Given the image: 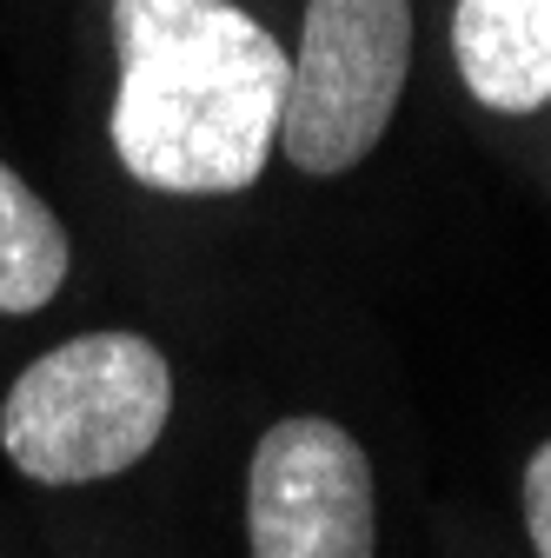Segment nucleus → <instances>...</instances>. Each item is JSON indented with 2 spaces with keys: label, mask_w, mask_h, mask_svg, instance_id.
Masks as SVG:
<instances>
[{
  "label": "nucleus",
  "mask_w": 551,
  "mask_h": 558,
  "mask_svg": "<svg viewBox=\"0 0 551 558\" xmlns=\"http://www.w3.org/2000/svg\"><path fill=\"white\" fill-rule=\"evenodd\" d=\"M173 418V366L147 332H81L0 399V452L34 485H100L140 465Z\"/></svg>",
  "instance_id": "obj_2"
},
{
  "label": "nucleus",
  "mask_w": 551,
  "mask_h": 558,
  "mask_svg": "<svg viewBox=\"0 0 551 558\" xmlns=\"http://www.w3.org/2000/svg\"><path fill=\"white\" fill-rule=\"evenodd\" d=\"M525 532H531L538 558H551V439L525 465Z\"/></svg>",
  "instance_id": "obj_7"
},
{
  "label": "nucleus",
  "mask_w": 551,
  "mask_h": 558,
  "mask_svg": "<svg viewBox=\"0 0 551 558\" xmlns=\"http://www.w3.org/2000/svg\"><path fill=\"white\" fill-rule=\"evenodd\" d=\"M452 60L492 113H538L551 100V0H458Z\"/></svg>",
  "instance_id": "obj_5"
},
{
  "label": "nucleus",
  "mask_w": 551,
  "mask_h": 558,
  "mask_svg": "<svg viewBox=\"0 0 551 558\" xmlns=\"http://www.w3.org/2000/svg\"><path fill=\"white\" fill-rule=\"evenodd\" d=\"M120 167L180 199L246 193L272 154L286 53L233 0H113Z\"/></svg>",
  "instance_id": "obj_1"
},
{
  "label": "nucleus",
  "mask_w": 551,
  "mask_h": 558,
  "mask_svg": "<svg viewBox=\"0 0 551 558\" xmlns=\"http://www.w3.org/2000/svg\"><path fill=\"white\" fill-rule=\"evenodd\" d=\"M412 66V0H313L286 53L280 147L299 173H353L399 113Z\"/></svg>",
  "instance_id": "obj_3"
},
{
  "label": "nucleus",
  "mask_w": 551,
  "mask_h": 558,
  "mask_svg": "<svg viewBox=\"0 0 551 558\" xmlns=\"http://www.w3.org/2000/svg\"><path fill=\"white\" fill-rule=\"evenodd\" d=\"M66 227L53 206L14 173L0 167V313H40L66 287Z\"/></svg>",
  "instance_id": "obj_6"
},
{
  "label": "nucleus",
  "mask_w": 551,
  "mask_h": 558,
  "mask_svg": "<svg viewBox=\"0 0 551 558\" xmlns=\"http://www.w3.org/2000/svg\"><path fill=\"white\" fill-rule=\"evenodd\" d=\"M253 558H379V485L366 446L319 412L272 418L246 472Z\"/></svg>",
  "instance_id": "obj_4"
}]
</instances>
